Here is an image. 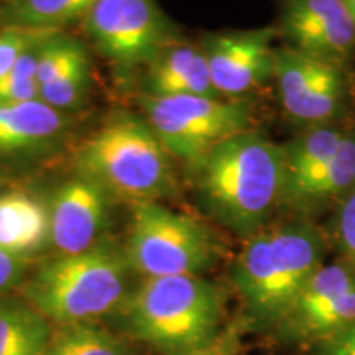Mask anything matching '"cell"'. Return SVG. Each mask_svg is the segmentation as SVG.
Wrapping results in <instances>:
<instances>
[{
    "label": "cell",
    "mask_w": 355,
    "mask_h": 355,
    "mask_svg": "<svg viewBox=\"0 0 355 355\" xmlns=\"http://www.w3.org/2000/svg\"><path fill=\"white\" fill-rule=\"evenodd\" d=\"M189 168L204 206L235 234H257L279 207L283 150L263 132L237 133Z\"/></svg>",
    "instance_id": "obj_1"
},
{
    "label": "cell",
    "mask_w": 355,
    "mask_h": 355,
    "mask_svg": "<svg viewBox=\"0 0 355 355\" xmlns=\"http://www.w3.org/2000/svg\"><path fill=\"white\" fill-rule=\"evenodd\" d=\"M324 263L326 241L303 217L247 237L232 283L252 326L273 329Z\"/></svg>",
    "instance_id": "obj_2"
},
{
    "label": "cell",
    "mask_w": 355,
    "mask_h": 355,
    "mask_svg": "<svg viewBox=\"0 0 355 355\" xmlns=\"http://www.w3.org/2000/svg\"><path fill=\"white\" fill-rule=\"evenodd\" d=\"M225 295L196 275L144 278L121 306L123 326L137 340L165 355L211 347L224 319Z\"/></svg>",
    "instance_id": "obj_3"
},
{
    "label": "cell",
    "mask_w": 355,
    "mask_h": 355,
    "mask_svg": "<svg viewBox=\"0 0 355 355\" xmlns=\"http://www.w3.org/2000/svg\"><path fill=\"white\" fill-rule=\"evenodd\" d=\"M170 153L140 115L115 112L74 153L78 175L101 184L110 198L159 201L175 188Z\"/></svg>",
    "instance_id": "obj_4"
},
{
    "label": "cell",
    "mask_w": 355,
    "mask_h": 355,
    "mask_svg": "<svg viewBox=\"0 0 355 355\" xmlns=\"http://www.w3.org/2000/svg\"><path fill=\"white\" fill-rule=\"evenodd\" d=\"M125 250L102 243L76 255H60L44 263L26 282L28 304L46 321L64 324L94 322L121 309L128 296Z\"/></svg>",
    "instance_id": "obj_5"
},
{
    "label": "cell",
    "mask_w": 355,
    "mask_h": 355,
    "mask_svg": "<svg viewBox=\"0 0 355 355\" xmlns=\"http://www.w3.org/2000/svg\"><path fill=\"white\" fill-rule=\"evenodd\" d=\"M125 255L144 278L201 277L216 263L217 245L201 222L148 201L133 206Z\"/></svg>",
    "instance_id": "obj_6"
},
{
    "label": "cell",
    "mask_w": 355,
    "mask_h": 355,
    "mask_svg": "<svg viewBox=\"0 0 355 355\" xmlns=\"http://www.w3.org/2000/svg\"><path fill=\"white\" fill-rule=\"evenodd\" d=\"M144 119L171 158L194 165L214 146L252 128V107L242 99L204 96H141Z\"/></svg>",
    "instance_id": "obj_7"
},
{
    "label": "cell",
    "mask_w": 355,
    "mask_h": 355,
    "mask_svg": "<svg viewBox=\"0 0 355 355\" xmlns=\"http://www.w3.org/2000/svg\"><path fill=\"white\" fill-rule=\"evenodd\" d=\"M81 24L101 55L123 73L145 68L181 40L157 0H96Z\"/></svg>",
    "instance_id": "obj_8"
},
{
    "label": "cell",
    "mask_w": 355,
    "mask_h": 355,
    "mask_svg": "<svg viewBox=\"0 0 355 355\" xmlns=\"http://www.w3.org/2000/svg\"><path fill=\"white\" fill-rule=\"evenodd\" d=\"M279 102L293 121L308 127L332 125L350 105L347 66L277 48L275 73Z\"/></svg>",
    "instance_id": "obj_9"
},
{
    "label": "cell",
    "mask_w": 355,
    "mask_h": 355,
    "mask_svg": "<svg viewBox=\"0 0 355 355\" xmlns=\"http://www.w3.org/2000/svg\"><path fill=\"white\" fill-rule=\"evenodd\" d=\"M355 322V266L324 263L273 327L279 343L313 347Z\"/></svg>",
    "instance_id": "obj_10"
},
{
    "label": "cell",
    "mask_w": 355,
    "mask_h": 355,
    "mask_svg": "<svg viewBox=\"0 0 355 355\" xmlns=\"http://www.w3.org/2000/svg\"><path fill=\"white\" fill-rule=\"evenodd\" d=\"M277 26L209 33L199 46L217 94L225 99H242L273 78Z\"/></svg>",
    "instance_id": "obj_11"
},
{
    "label": "cell",
    "mask_w": 355,
    "mask_h": 355,
    "mask_svg": "<svg viewBox=\"0 0 355 355\" xmlns=\"http://www.w3.org/2000/svg\"><path fill=\"white\" fill-rule=\"evenodd\" d=\"M278 35L308 56L347 66L355 55V21L343 0H277Z\"/></svg>",
    "instance_id": "obj_12"
},
{
    "label": "cell",
    "mask_w": 355,
    "mask_h": 355,
    "mask_svg": "<svg viewBox=\"0 0 355 355\" xmlns=\"http://www.w3.org/2000/svg\"><path fill=\"white\" fill-rule=\"evenodd\" d=\"M110 194L83 175L55 191L50 209V243L60 255H76L101 242L109 219Z\"/></svg>",
    "instance_id": "obj_13"
},
{
    "label": "cell",
    "mask_w": 355,
    "mask_h": 355,
    "mask_svg": "<svg viewBox=\"0 0 355 355\" xmlns=\"http://www.w3.org/2000/svg\"><path fill=\"white\" fill-rule=\"evenodd\" d=\"M145 96L220 97L201 46L183 40L168 44L145 66Z\"/></svg>",
    "instance_id": "obj_14"
},
{
    "label": "cell",
    "mask_w": 355,
    "mask_h": 355,
    "mask_svg": "<svg viewBox=\"0 0 355 355\" xmlns=\"http://www.w3.org/2000/svg\"><path fill=\"white\" fill-rule=\"evenodd\" d=\"M355 186V130H345V135L327 162L308 178L298 189L282 199L279 207L308 216L340 204Z\"/></svg>",
    "instance_id": "obj_15"
},
{
    "label": "cell",
    "mask_w": 355,
    "mask_h": 355,
    "mask_svg": "<svg viewBox=\"0 0 355 355\" xmlns=\"http://www.w3.org/2000/svg\"><path fill=\"white\" fill-rule=\"evenodd\" d=\"M50 243L48 204L25 191L0 194V248L26 260Z\"/></svg>",
    "instance_id": "obj_16"
},
{
    "label": "cell",
    "mask_w": 355,
    "mask_h": 355,
    "mask_svg": "<svg viewBox=\"0 0 355 355\" xmlns=\"http://www.w3.org/2000/svg\"><path fill=\"white\" fill-rule=\"evenodd\" d=\"M66 127V115L43 101H0V152L38 148L58 139Z\"/></svg>",
    "instance_id": "obj_17"
},
{
    "label": "cell",
    "mask_w": 355,
    "mask_h": 355,
    "mask_svg": "<svg viewBox=\"0 0 355 355\" xmlns=\"http://www.w3.org/2000/svg\"><path fill=\"white\" fill-rule=\"evenodd\" d=\"M344 135L345 128L337 127L336 123L308 127L298 137L282 145L285 165V186L282 199L298 189L327 162Z\"/></svg>",
    "instance_id": "obj_18"
},
{
    "label": "cell",
    "mask_w": 355,
    "mask_h": 355,
    "mask_svg": "<svg viewBox=\"0 0 355 355\" xmlns=\"http://www.w3.org/2000/svg\"><path fill=\"white\" fill-rule=\"evenodd\" d=\"M96 0H6L0 3V25L61 32L81 21Z\"/></svg>",
    "instance_id": "obj_19"
},
{
    "label": "cell",
    "mask_w": 355,
    "mask_h": 355,
    "mask_svg": "<svg viewBox=\"0 0 355 355\" xmlns=\"http://www.w3.org/2000/svg\"><path fill=\"white\" fill-rule=\"evenodd\" d=\"M50 327L37 309L0 303V355H43Z\"/></svg>",
    "instance_id": "obj_20"
},
{
    "label": "cell",
    "mask_w": 355,
    "mask_h": 355,
    "mask_svg": "<svg viewBox=\"0 0 355 355\" xmlns=\"http://www.w3.org/2000/svg\"><path fill=\"white\" fill-rule=\"evenodd\" d=\"M43 355H132L130 349L94 322L64 324L53 331Z\"/></svg>",
    "instance_id": "obj_21"
},
{
    "label": "cell",
    "mask_w": 355,
    "mask_h": 355,
    "mask_svg": "<svg viewBox=\"0 0 355 355\" xmlns=\"http://www.w3.org/2000/svg\"><path fill=\"white\" fill-rule=\"evenodd\" d=\"M89 81H91V64L86 53L69 69L40 87V101L66 114L78 109L86 101Z\"/></svg>",
    "instance_id": "obj_22"
},
{
    "label": "cell",
    "mask_w": 355,
    "mask_h": 355,
    "mask_svg": "<svg viewBox=\"0 0 355 355\" xmlns=\"http://www.w3.org/2000/svg\"><path fill=\"white\" fill-rule=\"evenodd\" d=\"M46 35H44V37H46ZM42 40H40L37 44H33V46L20 58L19 63L13 66L10 73L0 81V101L2 102L40 101V86L37 81V60L38 48Z\"/></svg>",
    "instance_id": "obj_23"
},
{
    "label": "cell",
    "mask_w": 355,
    "mask_h": 355,
    "mask_svg": "<svg viewBox=\"0 0 355 355\" xmlns=\"http://www.w3.org/2000/svg\"><path fill=\"white\" fill-rule=\"evenodd\" d=\"M46 33L50 32L13 25L0 28V81L19 63L20 58Z\"/></svg>",
    "instance_id": "obj_24"
},
{
    "label": "cell",
    "mask_w": 355,
    "mask_h": 355,
    "mask_svg": "<svg viewBox=\"0 0 355 355\" xmlns=\"http://www.w3.org/2000/svg\"><path fill=\"white\" fill-rule=\"evenodd\" d=\"M334 237L344 260L355 266V186L339 204L336 214Z\"/></svg>",
    "instance_id": "obj_25"
},
{
    "label": "cell",
    "mask_w": 355,
    "mask_h": 355,
    "mask_svg": "<svg viewBox=\"0 0 355 355\" xmlns=\"http://www.w3.org/2000/svg\"><path fill=\"white\" fill-rule=\"evenodd\" d=\"M313 355H355V322L314 344Z\"/></svg>",
    "instance_id": "obj_26"
},
{
    "label": "cell",
    "mask_w": 355,
    "mask_h": 355,
    "mask_svg": "<svg viewBox=\"0 0 355 355\" xmlns=\"http://www.w3.org/2000/svg\"><path fill=\"white\" fill-rule=\"evenodd\" d=\"M25 261L0 248V295L20 285L26 268Z\"/></svg>",
    "instance_id": "obj_27"
},
{
    "label": "cell",
    "mask_w": 355,
    "mask_h": 355,
    "mask_svg": "<svg viewBox=\"0 0 355 355\" xmlns=\"http://www.w3.org/2000/svg\"><path fill=\"white\" fill-rule=\"evenodd\" d=\"M189 355H227L224 352V350H219V349H214L211 345V347H206V349H202V350H198V352H194V354H189Z\"/></svg>",
    "instance_id": "obj_28"
},
{
    "label": "cell",
    "mask_w": 355,
    "mask_h": 355,
    "mask_svg": "<svg viewBox=\"0 0 355 355\" xmlns=\"http://www.w3.org/2000/svg\"><path fill=\"white\" fill-rule=\"evenodd\" d=\"M343 2L345 3V7L349 8L350 15H352V19L355 21V0H343Z\"/></svg>",
    "instance_id": "obj_29"
},
{
    "label": "cell",
    "mask_w": 355,
    "mask_h": 355,
    "mask_svg": "<svg viewBox=\"0 0 355 355\" xmlns=\"http://www.w3.org/2000/svg\"><path fill=\"white\" fill-rule=\"evenodd\" d=\"M2 2H6V0H0V3H2Z\"/></svg>",
    "instance_id": "obj_30"
}]
</instances>
